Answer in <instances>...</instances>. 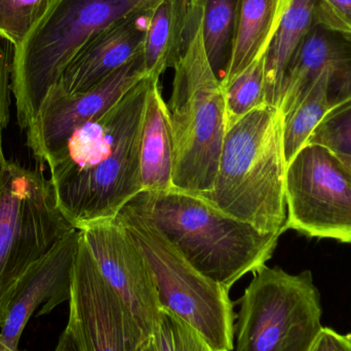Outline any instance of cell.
<instances>
[{
    "mask_svg": "<svg viewBox=\"0 0 351 351\" xmlns=\"http://www.w3.org/2000/svg\"><path fill=\"white\" fill-rule=\"evenodd\" d=\"M152 76L74 132L47 158L56 202L74 228L114 220L142 192L140 135Z\"/></svg>",
    "mask_w": 351,
    "mask_h": 351,
    "instance_id": "6da1fadb",
    "label": "cell"
},
{
    "mask_svg": "<svg viewBox=\"0 0 351 351\" xmlns=\"http://www.w3.org/2000/svg\"><path fill=\"white\" fill-rule=\"evenodd\" d=\"M284 115L266 104L225 134L218 171L206 202L263 233L287 230Z\"/></svg>",
    "mask_w": 351,
    "mask_h": 351,
    "instance_id": "7a4b0ae2",
    "label": "cell"
},
{
    "mask_svg": "<svg viewBox=\"0 0 351 351\" xmlns=\"http://www.w3.org/2000/svg\"><path fill=\"white\" fill-rule=\"evenodd\" d=\"M127 206L152 221L200 274L228 290L266 265L280 237L261 232L181 190L142 191Z\"/></svg>",
    "mask_w": 351,
    "mask_h": 351,
    "instance_id": "3957f363",
    "label": "cell"
},
{
    "mask_svg": "<svg viewBox=\"0 0 351 351\" xmlns=\"http://www.w3.org/2000/svg\"><path fill=\"white\" fill-rule=\"evenodd\" d=\"M167 103L174 146V189L206 199L214 186L226 134L224 93L204 47L197 0Z\"/></svg>",
    "mask_w": 351,
    "mask_h": 351,
    "instance_id": "277c9868",
    "label": "cell"
},
{
    "mask_svg": "<svg viewBox=\"0 0 351 351\" xmlns=\"http://www.w3.org/2000/svg\"><path fill=\"white\" fill-rule=\"evenodd\" d=\"M160 0H53L14 51L12 90L18 123L27 130L47 92L82 47L115 23L152 10Z\"/></svg>",
    "mask_w": 351,
    "mask_h": 351,
    "instance_id": "5b68a950",
    "label": "cell"
},
{
    "mask_svg": "<svg viewBox=\"0 0 351 351\" xmlns=\"http://www.w3.org/2000/svg\"><path fill=\"white\" fill-rule=\"evenodd\" d=\"M115 219L147 262L160 309L194 328L213 350L232 351L237 315L228 289L200 274L152 221L130 206Z\"/></svg>",
    "mask_w": 351,
    "mask_h": 351,
    "instance_id": "8992f818",
    "label": "cell"
},
{
    "mask_svg": "<svg viewBox=\"0 0 351 351\" xmlns=\"http://www.w3.org/2000/svg\"><path fill=\"white\" fill-rule=\"evenodd\" d=\"M73 229L43 169L6 160L0 171V328L25 272Z\"/></svg>",
    "mask_w": 351,
    "mask_h": 351,
    "instance_id": "52a82bcc",
    "label": "cell"
},
{
    "mask_svg": "<svg viewBox=\"0 0 351 351\" xmlns=\"http://www.w3.org/2000/svg\"><path fill=\"white\" fill-rule=\"evenodd\" d=\"M237 301L234 351H309L323 329L321 295L309 270L264 265Z\"/></svg>",
    "mask_w": 351,
    "mask_h": 351,
    "instance_id": "ba28073f",
    "label": "cell"
},
{
    "mask_svg": "<svg viewBox=\"0 0 351 351\" xmlns=\"http://www.w3.org/2000/svg\"><path fill=\"white\" fill-rule=\"evenodd\" d=\"M287 230L351 243V170L319 144H307L287 166Z\"/></svg>",
    "mask_w": 351,
    "mask_h": 351,
    "instance_id": "9c48e42d",
    "label": "cell"
},
{
    "mask_svg": "<svg viewBox=\"0 0 351 351\" xmlns=\"http://www.w3.org/2000/svg\"><path fill=\"white\" fill-rule=\"evenodd\" d=\"M68 322L77 331L84 351H141L150 340L101 274L82 233Z\"/></svg>",
    "mask_w": 351,
    "mask_h": 351,
    "instance_id": "30bf717a",
    "label": "cell"
},
{
    "mask_svg": "<svg viewBox=\"0 0 351 351\" xmlns=\"http://www.w3.org/2000/svg\"><path fill=\"white\" fill-rule=\"evenodd\" d=\"M143 53L84 92L66 94L49 88L27 131V145L41 166L61 149L76 130L106 112L142 78Z\"/></svg>",
    "mask_w": 351,
    "mask_h": 351,
    "instance_id": "8fae6325",
    "label": "cell"
},
{
    "mask_svg": "<svg viewBox=\"0 0 351 351\" xmlns=\"http://www.w3.org/2000/svg\"><path fill=\"white\" fill-rule=\"evenodd\" d=\"M323 71L327 74L331 108L351 98V28L322 1L285 76L280 105L282 114L304 98Z\"/></svg>",
    "mask_w": 351,
    "mask_h": 351,
    "instance_id": "7c38bea8",
    "label": "cell"
},
{
    "mask_svg": "<svg viewBox=\"0 0 351 351\" xmlns=\"http://www.w3.org/2000/svg\"><path fill=\"white\" fill-rule=\"evenodd\" d=\"M80 231L101 274L145 338L152 339L160 321V305L154 276L141 252L117 219Z\"/></svg>",
    "mask_w": 351,
    "mask_h": 351,
    "instance_id": "4fadbf2b",
    "label": "cell"
},
{
    "mask_svg": "<svg viewBox=\"0 0 351 351\" xmlns=\"http://www.w3.org/2000/svg\"><path fill=\"white\" fill-rule=\"evenodd\" d=\"M82 231L73 229L35 262L21 278L0 328V340L19 350L21 336L30 317L49 315L71 297L72 280Z\"/></svg>",
    "mask_w": 351,
    "mask_h": 351,
    "instance_id": "5bb4252c",
    "label": "cell"
},
{
    "mask_svg": "<svg viewBox=\"0 0 351 351\" xmlns=\"http://www.w3.org/2000/svg\"><path fill=\"white\" fill-rule=\"evenodd\" d=\"M152 10L115 23L88 41L55 84L66 94L84 92L143 53Z\"/></svg>",
    "mask_w": 351,
    "mask_h": 351,
    "instance_id": "9a60e30c",
    "label": "cell"
},
{
    "mask_svg": "<svg viewBox=\"0 0 351 351\" xmlns=\"http://www.w3.org/2000/svg\"><path fill=\"white\" fill-rule=\"evenodd\" d=\"M174 146L168 106L160 90V77H152L146 97L140 135L142 191L174 189Z\"/></svg>",
    "mask_w": 351,
    "mask_h": 351,
    "instance_id": "2e32d148",
    "label": "cell"
},
{
    "mask_svg": "<svg viewBox=\"0 0 351 351\" xmlns=\"http://www.w3.org/2000/svg\"><path fill=\"white\" fill-rule=\"evenodd\" d=\"M191 0H160L152 10L143 47L145 76L160 77L185 51L191 24Z\"/></svg>",
    "mask_w": 351,
    "mask_h": 351,
    "instance_id": "e0dca14e",
    "label": "cell"
},
{
    "mask_svg": "<svg viewBox=\"0 0 351 351\" xmlns=\"http://www.w3.org/2000/svg\"><path fill=\"white\" fill-rule=\"evenodd\" d=\"M322 0H291L265 55L266 103L280 108L282 84L291 62L317 16Z\"/></svg>",
    "mask_w": 351,
    "mask_h": 351,
    "instance_id": "ac0fdd59",
    "label": "cell"
},
{
    "mask_svg": "<svg viewBox=\"0 0 351 351\" xmlns=\"http://www.w3.org/2000/svg\"><path fill=\"white\" fill-rule=\"evenodd\" d=\"M291 0H243L222 88L267 51Z\"/></svg>",
    "mask_w": 351,
    "mask_h": 351,
    "instance_id": "d6986e66",
    "label": "cell"
},
{
    "mask_svg": "<svg viewBox=\"0 0 351 351\" xmlns=\"http://www.w3.org/2000/svg\"><path fill=\"white\" fill-rule=\"evenodd\" d=\"M241 2L243 0H197L206 56L220 82L230 64Z\"/></svg>",
    "mask_w": 351,
    "mask_h": 351,
    "instance_id": "ffe728a7",
    "label": "cell"
},
{
    "mask_svg": "<svg viewBox=\"0 0 351 351\" xmlns=\"http://www.w3.org/2000/svg\"><path fill=\"white\" fill-rule=\"evenodd\" d=\"M331 106L328 100L327 74H319L304 98L284 115V152L287 166L296 154L308 144L317 125L329 112Z\"/></svg>",
    "mask_w": 351,
    "mask_h": 351,
    "instance_id": "44dd1931",
    "label": "cell"
},
{
    "mask_svg": "<svg viewBox=\"0 0 351 351\" xmlns=\"http://www.w3.org/2000/svg\"><path fill=\"white\" fill-rule=\"evenodd\" d=\"M265 55L266 53L253 62L223 88L226 132L245 115L267 104L265 96Z\"/></svg>",
    "mask_w": 351,
    "mask_h": 351,
    "instance_id": "7402d4cb",
    "label": "cell"
},
{
    "mask_svg": "<svg viewBox=\"0 0 351 351\" xmlns=\"http://www.w3.org/2000/svg\"><path fill=\"white\" fill-rule=\"evenodd\" d=\"M53 0H0V37L19 49Z\"/></svg>",
    "mask_w": 351,
    "mask_h": 351,
    "instance_id": "603a6c76",
    "label": "cell"
},
{
    "mask_svg": "<svg viewBox=\"0 0 351 351\" xmlns=\"http://www.w3.org/2000/svg\"><path fill=\"white\" fill-rule=\"evenodd\" d=\"M152 340L156 351H216L194 328L166 309H160Z\"/></svg>",
    "mask_w": 351,
    "mask_h": 351,
    "instance_id": "cb8c5ba5",
    "label": "cell"
},
{
    "mask_svg": "<svg viewBox=\"0 0 351 351\" xmlns=\"http://www.w3.org/2000/svg\"><path fill=\"white\" fill-rule=\"evenodd\" d=\"M338 156H351V98L330 109L309 139Z\"/></svg>",
    "mask_w": 351,
    "mask_h": 351,
    "instance_id": "d4e9b609",
    "label": "cell"
},
{
    "mask_svg": "<svg viewBox=\"0 0 351 351\" xmlns=\"http://www.w3.org/2000/svg\"><path fill=\"white\" fill-rule=\"evenodd\" d=\"M14 51V45L0 37V171L6 162L3 154V133L10 121Z\"/></svg>",
    "mask_w": 351,
    "mask_h": 351,
    "instance_id": "484cf974",
    "label": "cell"
},
{
    "mask_svg": "<svg viewBox=\"0 0 351 351\" xmlns=\"http://www.w3.org/2000/svg\"><path fill=\"white\" fill-rule=\"evenodd\" d=\"M309 351H351V335L323 327Z\"/></svg>",
    "mask_w": 351,
    "mask_h": 351,
    "instance_id": "4316f807",
    "label": "cell"
},
{
    "mask_svg": "<svg viewBox=\"0 0 351 351\" xmlns=\"http://www.w3.org/2000/svg\"><path fill=\"white\" fill-rule=\"evenodd\" d=\"M53 351H84L82 340L74 326L68 322Z\"/></svg>",
    "mask_w": 351,
    "mask_h": 351,
    "instance_id": "83f0119b",
    "label": "cell"
},
{
    "mask_svg": "<svg viewBox=\"0 0 351 351\" xmlns=\"http://www.w3.org/2000/svg\"><path fill=\"white\" fill-rule=\"evenodd\" d=\"M331 12L351 28V0H322Z\"/></svg>",
    "mask_w": 351,
    "mask_h": 351,
    "instance_id": "f1b7e54d",
    "label": "cell"
},
{
    "mask_svg": "<svg viewBox=\"0 0 351 351\" xmlns=\"http://www.w3.org/2000/svg\"><path fill=\"white\" fill-rule=\"evenodd\" d=\"M141 351H156V344H154L152 338L143 346Z\"/></svg>",
    "mask_w": 351,
    "mask_h": 351,
    "instance_id": "f546056e",
    "label": "cell"
},
{
    "mask_svg": "<svg viewBox=\"0 0 351 351\" xmlns=\"http://www.w3.org/2000/svg\"><path fill=\"white\" fill-rule=\"evenodd\" d=\"M338 156V154H337ZM340 158H341L342 162H344V164L346 165V166L348 167V168L351 170V156H338Z\"/></svg>",
    "mask_w": 351,
    "mask_h": 351,
    "instance_id": "4dcf8cb0",
    "label": "cell"
},
{
    "mask_svg": "<svg viewBox=\"0 0 351 351\" xmlns=\"http://www.w3.org/2000/svg\"><path fill=\"white\" fill-rule=\"evenodd\" d=\"M0 351H21L19 350H12V348H8V346H6L5 344L3 343V342L0 340Z\"/></svg>",
    "mask_w": 351,
    "mask_h": 351,
    "instance_id": "1f68e13d",
    "label": "cell"
},
{
    "mask_svg": "<svg viewBox=\"0 0 351 351\" xmlns=\"http://www.w3.org/2000/svg\"><path fill=\"white\" fill-rule=\"evenodd\" d=\"M350 335H351V334H350Z\"/></svg>",
    "mask_w": 351,
    "mask_h": 351,
    "instance_id": "d6a6232c",
    "label": "cell"
}]
</instances>
